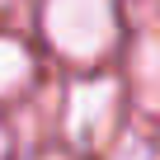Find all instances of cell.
<instances>
[{
  "instance_id": "cell-1",
  "label": "cell",
  "mask_w": 160,
  "mask_h": 160,
  "mask_svg": "<svg viewBox=\"0 0 160 160\" xmlns=\"http://www.w3.org/2000/svg\"><path fill=\"white\" fill-rule=\"evenodd\" d=\"M47 28L71 57H90L108 38V0H47Z\"/></svg>"
},
{
  "instance_id": "cell-2",
  "label": "cell",
  "mask_w": 160,
  "mask_h": 160,
  "mask_svg": "<svg viewBox=\"0 0 160 160\" xmlns=\"http://www.w3.org/2000/svg\"><path fill=\"white\" fill-rule=\"evenodd\" d=\"M24 75H28V57H24L14 42H5V38H0V94H10Z\"/></svg>"
},
{
  "instance_id": "cell-3",
  "label": "cell",
  "mask_w": 160,
  "mask_h": 160,
  "mask_svg": "<svg viewBox=\"0 0 160 160\" xmlns=\"http://www.w3.org/2000/svg\"><path fill=\"white\" fill-rule=\"evenodd\" d=\"M0 160H5V132H0Z\"/></svg>"
}]
</instances>
